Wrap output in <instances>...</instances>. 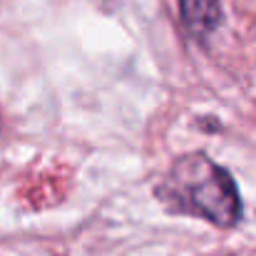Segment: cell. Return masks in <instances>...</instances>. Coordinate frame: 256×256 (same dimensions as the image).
Here are the masks:
<instances>
[{
    "label": "cell",
    "instance_id": "1",
    "mask_svg": "<svg viewBox=\"0 0 256 256\" xmlns=\"http://www.w3.org/2000/svg\"><path fill=\"white\" fill-rule=\"evenodd\" d=\"M157 196L176 214H192L219 229L239 224L244 204L234 176L204 152H189L172 164Z\"/></svg>",
    "mask_w": 256,
    "mask_h": 256
},
{
    "label": "cell",
    "instance_id": "2",
    "mask_svg": "<svg viewBox=\"0 0 256 256\" xmlns=\"http://www.w3.org/2000/svg\"><path fill=\"white\" fill-rule=\"evenodd\" d=\"M182 22L192 38L206 40L222 25V0H179Z\"/></svg>",
    "mask_w": 256,
    "mask_h": 256
}]
</instances>
